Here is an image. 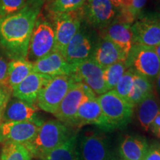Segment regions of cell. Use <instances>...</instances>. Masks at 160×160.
I'll return each instance as SVG.
<instances>
[{"label": "cell", "instance_id": "cell-1", "mask_svg": "<svg viewBox=\"0 0 160 160\" xmlns=\"http://www.w3.org/2000/svg\"><path fill=\"white\" fill-rule=\"evenodd\" d=\"M45 0H27L14 14L0 18V50L11 59H26L31 36Z\"/></svg>", "mask_w": 160, "mask_h": 160}, {"label": "cell", "instance_id": "cell-2", "mask_svg": "<svg viewBox=\"0 0 160 160\" xmlns=\"http://www.w3.org/2000/svg\"><path fill=\"white\" fill-rule=\"evenodd\" d=\"M72 135L65 124L59 120H49L41 125L35 137L24 145L32 157L40 159Z\"/></svg>", "mask_w": 160, "mask_h": 160}, {"label": "cell", "instance_id": "cell-3", "mask_svg": "<svg viewBox=\"0 0 160 160\" xmlns=\"http://www.w3.org/2000/svg\"><path fill=\"white\" fill-rule=\"evenodd\" d=\"M56 51V36L51 22L39 16L30 39L26 59L34 63Z\"/></svg>", "mask_w": 160, "mask_h": 160}, {"label": "cell", "instance_id": "cell-4", "mask_svg": "<svg viewBox=\"0 0 160 160\" xmlns=\"http://www.w3.org/2000/svg\"><path fill=\"white\" fill-rule=\"evenodd\" d=\"M97 99L110 130L122 127L131 121L134 107L113 90L99 95Z\"/></svg>", "mask_w": 160, "mask_h": 160}, {"label": "cell", "instance_id": "cell-5", "mask_svg": "<svg viewBox=\"0 0 160 160\" xmlns=\"http://www.w3.org/2000/svg\"><path fill=\"white\" fill-rule=\"evenodd\" d=\"M77 82L72 76H57L51 77L46 82L38 96L37 106L42 111L54 115L60 104Z\"/></svg>", "mask_w": 160, "mask_h": 160}, {"label": "cell", "instance_id": "cell-6", "mask_svg": "<svg viewBox=\"0 0 160 160\" xmlns=\"http://www.w3.org/2000/svg\"><path fill=\"white\" fill-rule=\"evenodd\" d=\"M128 68L153 82L160 72V60L154 48L133 44L126 60Z\"/></svg>", "mask_w": 160, "mask_h": 160}, {"label": "cell", "instance_id": "cell-7", "mask_svg": "<svg viewBox=\"0 0 160 160\" xmlns=\"http://www.w3.org/2000/svg\"><path fill=\"white\" fill-rule=\"evenodd\" d=\"M48 15L54 28L56 51L63 55L69 42L82 27L83 21L82 8L69 13Z\"/></svg>", "mask_w": 160, "mask_h": 160}, {"label": "cell", "instance_id": "cell-8", "mask_svg": "<svg viewBox=\"0 0 160 160\" xmlns=\"http://www.w3.org/2000/svg\"><path fill=\"white\" fill-rule=\"evenodd\" d=\"M93 92L81 82H75L64 98L54 116L66 125L73 126L79 106Z\"/></svg>", "mask_w": 160, "mask_h": 160}, {"label": "cell", "instance_id": "cell-9", "mask_svg": "<svg viewBox=\"0 0 160 160\" xmlns=\"http://www.w3.org/2000/svg\"><path fill=\"white\" fill-rule=\"evenodd\" d=\"M133 44L154 48L160 44V14L140 17L131 25Z\"/></svg>", "mask_w": 160, "mask_h": 160}, {"label": "cell", "instance_id": "cell-10", "mask_svg": "<svg viewBox=\"0 0 160 160\" xmlns=\"http://www.w3.org/2000/svg\"><path fill=\"white\" fill-rule=\"evenodd\" d=\"M82 10L83 20L101 31L114 21L119 8L109 0H86Z\"/></svg>", "mask_w": 160, "mask_h": 160}, {"label": "cell", "instance_id": "cell-11", "mask_svg": "<svg viewBox=\"0 0 160 160\" xmlns=\"http://www.w3.org/2000/svg\"><path fill=\"white\" fill-rule=\"evenodd\" d=\"M72 77L77 82L88 86L96 95L108 91L104 80V69L91 59L73 65Z\"/></svg>", "mask_w": 160, "mask_h": 160}, {"label": "cell", "instance_id": "cell-12", "mask_svg": "<svg viewBox=\"0 0 160 160\" xmlns=\"http://www.w3.org/2000/svg\"><path fill=\"white\" fill-rule=\"evenodd\" d=\"M81 160H114L108 140L97 133H88L78 143Z\"/></svg>", "mask_w": 160, "mask_h": 160}, {"label": "cell", "instance_id": "cell-13", "mask_svg": "<svg viewBox=\"0 0 160 160\" xmlns=\"http://www.w3.org/2000/svg\"><path fill=\"white\" fill-rule=\"evenodd\" d=\"M43 123L31 122H2L0 125V142H15L25 145L35 137Z\"/></svg>", "mask_w": 160, "mask_h": 160}, {"label": "cell", "instance_id": "cell-14", "mask_svg": "<svg viewBox=\"0 0 160 160\" xmlns=\"http://www.w3.org/2000/svg\"><path fill=\"white\" fill-rule=\"evenodd\" d=\"M95 45L91 35L81 27L69 42L63 56L71 65H77L91 59Z\"/></svg>", "mask_w": 160, "mask_h": 160}, {"label": "cell", "instance_id": "cell-15", "mask_svg": "<svg viewBox=\"0 0 160 160\" xmlns=\"http://www.w3.org/2000/svg\"><path fill=\"white\" fill-rule=\"evenodd\" d=\"M86 125H95L100 128L110 130L94 93L90 94L79 106L73 123L77 128Z\"/></svg>", "mask_w": 160, "mask_h": 160}, {"label": "cell", "instance_id": "cell-16", "mask_svg": "<svg viewBox=\"0 0 160 160\" xmlns=\"http://www.w3.org/2000/svg\"><path fill=\"white\" fill-rule=\"evenodd\" d=\"M31 122L43 123L38 116V108L33 104L14 97L9 99L3 111L2 122Z\"/></svg>", "mask_w": 160, "mask_h": 160}, {"label": "cell", "instance_id": "cell-17", "mask_svg": "<svg viewBox=\"0 0 160 160\" xmlns=\"http://www.w3.org/2000/svg\"><path fill=\"white\" fill-rule=\"evenodd\" d=\"M33 72L49 77L57 76H72L73 65L67 62L65 58L58 51H55L42 59L33 63Z\"/></svg>", "mask_w": 160, "mask_h": 160}, {"label": "cell", "instance_id": "cell-18", "mask_svg": "<svg viewBox=\"0 0 160 160\" xmlns=\"http://www.w3.org/2000/svg\"><path fill=\"white\" fill-rule=\"evenodd\" d=\"M51 77L32 72L25 79L12 89L13 97L34 105L39 92Z\"/></svg>", "mask_w": 160, "mask_h": 160}, {"label": "cell", "instance_id": "cell-19", "mask_svg": "<svg viewBox=\"0 0 160 160\" xmlns=\"http://www.w3.org/2000/svg\"><path fill=\"white\" fill-rule=\"evenodd\" d=\"M91 59L102 69L119 62H126L127 57L114 43L101 37L96 44Z\"/></svg>", "mask_w": 160, "mask_h": 160}, {"label": "cell", "instance_id": "cell-20", "mask_svg": "<svg viewBox=\"0 0 160 160\" xmlns=\"http://www.w3.org/2000/svg\"><path fill=\"white\" fill-rule=\"evenodd\" d=\"M101 31L102 37H105L114 43L128 58L133 45L131 25L114 20Z\"/></svg>", "mask_w": 160, "mask_h": 160}, {"label": "cell", "instance_id": "cell-21", "mask_svg": "<svg viewBox=\"0 0 160 160\" xmlns=\"http://www.w3.org/2000/svg\"><path fill=\"white\" fill-rule=\"evenodd\" d=\"M147 141L141 137L128 136L119 146V154L124 160H144L149 150Z\"/></svg>", "mask_w": 160, "mask_h": 160}, {"label": "cell", "instance_id": "cell-22", "mask_svg": "<svg viewBox=\"0 0 160 160\" xmlns=\"http://www.w3.org/2000/svg\"><path fill=\"white\" fill-rule=\"evenodd\" d=\"M137 118L141 127L148 131L153 119L160 111V105L154 94H152L138 104Z\"/></svg>", "mask_w": 160, "mask_h": 160}, {"label": "cell", "instance_id": "cell-23", "mask_svg": "<svg viewBox=\"0 0 160 160\" xmlns=\"http://www.w3.org/2000/svg\"><path fill=\"white\" fill-rule=\"evenodd\" d=\"M33 72V63L26 59H12L8 63V83L10 90L20 84L28 76Z\"/></svg>", "mask_w": 160, "mask_h": 160}, {"label": "cell", "instance_id": "cell-24", "mask_svg": "<svg viewBox=\"0 0 160 160\" xmlns=\"http://www.w3.org/2000/svg\"><path fill=\"white\" fill-rule=\"evenodd\" d=\"M40 160H81L77 137L72 135L65 142L49 152Z\"/></svg>", "mask_w": 160, "mask_h": 160}, {"label": "cell", "instance_id": "cell-25", "mask_svg": "<svg viewBox=\"0 0 160 160\" xmlns=\"http://www.w3.org/2000/svg\"><path fill=\"white\" fill-rule=\"evenodd\" d=\"M152 94H153V82L146 77L134 72L133 88L128 97L127 101L135 107L145 98Z\"/></svg>", "mask_w": 160, "mask_h": 160}, {"label": "cell", "instance_id": "cell-26", "mask_svg": "<svg viewBox=\"0 0 160 160\" xmlns=\"http://www.w3.org/2000/svg\"><path fill=\"white\" fill-rule=\"evenodd\" d=\"M86 0H52L45 6L48 14H60L76 11L83 7Z\"/></svg>", "mask_w": 160, "mask_h": 160}, {"label": "cell", "instance_id": "cell-27", "mask_svg": "<svg viewBox=\"0 0 160 160\" xmlns=\"http://www.w3.org/2000/svg\"><path fill=\"white\" fill-rule=\"evenodd\" d=\"M128 69L125 62H119L104 69V80L108 91L115 88Z\"/></svg>", "mask_w": 160, "mask_h": 160}, {"label": "cell", "instance_id": "cell-28", "mask_svg": "<svg viewBox=\"0 0 160 160\" xmlns=\"http://www.w3.org/2000/svg\"><path fill=\"white\" fill-rule=\"evenodd\" d=\"M32 156L25 145L15 142L4 143L1 160H31Z\"/></svg>", "mask_w": 160, "mask_h": 160}, {"label": "cell", "instance_id": "cell-29", "mask_svg": "<svg viewBox=\"0 0 160 160\" xmlns=\"http://www.w3.org/2000/svg\"><path fill=\"white\" fill-rule=\"evenodd\" d=\"M133 79H134V71L131 68H128L113 89V91L120 97L123 98L126 101L133 88Z\"/></svg>", "mask_w": 160, "mask_h": 160}, {"label": "cell", "instance_id": "cell-30", "mask_svg": "<svg viewBox=\"0 0 160 160\" xmlns=\"http://www.w3.org/2000/svg\"><path fill=\"white\" fill-rule=\"evenodd\" d=\"M27 0H0V18L8 17L19 11Z\"/></svg>", "mask_w": 160, "mask_h": 160}, {"label": "cell", "instance_id": "cell-31", "mask_svg": "<svg viewBox=\"0 0 160 160\" xmlns=\"http://www.w3.org/2000/svg\"><path fill=\"white\" fill-rule=\"evenodd\" d=\"M147 1L148 0H122L121 8L128 10L132 14L137 17Z\"/></svg>", "mask_w": 160, "mask_h": 160}, {"label": "cell", "instance_id": "cell-32", "mask_svg": "<svg viewBox=\"0 0 160 160\" xmlns=\"http://www.w3.org/2000/svg\"><path fill=\"white\" fill-rule=\"evenodd\" d=\"M8 63L0 55V87L5 89H10L8 83Z\"/></svg>", "mask_w": 160, "mask_h": 160}, {"label": "cell", "instance_id": "cell-33", "mask_svg": "<svg viewBox=\"0 0 160 160\" xmlns=\"http://www.w3.org/2000/svg\"><path fill=\"white\" fill-rule=\"evenodd\" d=\"M144 160H160V149L150 148Z\"/></svg>", "mask_w": 160, "mask_h": 160}, {"label": "cell", "instance_id": "cell-34", "mask_svg": "<svg viewBox=\"0 0 160 160\" xmlns=\"http://www.w3.org/2000/svg\"><path fill=\"white\" fill-rule=\"evenodd\" d=\"M9 100V94L6 89L0 87V108H5Z\"/></svg>", "mask_w": 160, "mask_h": 160}, {"label": "cell", "instance_id": "cell-35", "mask_svg": "<svg viewBox=\"0 0 160 160\" xmlns=\"http://www.w3.org/2000/svg\"><path fill=\"white\" fill-rule=\"evenodd\" d=\"M155 88H156V91H157V94L160 97V72L159 74L157 75V78L155 79Z\"/></svg>", "mask_w": 160, "mask_h": 160}, {"label": "cell", "instance_id": "cell-36", "mask_svg": "<svg viewBox=\"0 0 160 160\" xmlns=\"http://www.w3.org/2000/svg\"><path fill=\"white\" fill-rule=\"evenodd\" d=\"M117 8H120L122 7V0H109Z\"/></svg>", "mask_w": 160, "mask_h": 160}, {"label": "cell", "instance_id": "cell-37", "mask_svg": "<svg viewBox=\"0 0 160 160\" xmlns=\"http://www.w3.org/2000/svg\"><path fill=\"white\" fill-rule=\"evenodd\" d=\"M153 48H154V51L156 52V53H157V55L158 56V57H159V59L160 60V44H159V45H157V46H155Z\"/></svg>", "mask_w": 160, "mask_h": 160}, {"label": "cell", "instance_id": "cell-38", "mask_svg": "<svg viewBox=\"0 0 160 160\" xmlns=\"http://www.w3.org/2000/svg\"><path fill=\"white\" fill-rule=\"evenodd\" d=\"M152 132H153V133H154L156 136H157L158 137L160 138V125L158 126L157 128H155L154 130H153Z\"/></svg>", "mask_w": 160, "mask_h": 160}, {"label": "cell", "instance_id": "cell-39", "mask_svg": "<svg viewBox=\"0 0 160 160\" xmlns=\"http://www.w3.org/2000/svg\"><path fill=\"white\" fill-rule=\"evenodd\" d=\"M5 108H0V125L2 123V113H3V111Z\"/></svg>", "mask_w": 160, "mask_h": 160}, {"label": "cell", "instance_id": "cell-40", "mask_svg": "<svg viewBox=\"0 0 160 160\" xmlns=\"http://www.w3.org/2000/svg\"><path fill=\"white\" fill-rule=\"evenodd\" d=\"M52 0H47V2H51Z\"/></svg>", "mask_w": 160, "mask_h": 160}, {"label": "cell", "instance_id": "cell-41", "mask_svg": "<svg viewBox=\"0 0 160 160\" xmlns=\"http://www.w3.org/2000/svg\"><path fill=\"white\" fill-rule=\"evenodd\" d=\"M123 160H124V159H123Z\"/></svg>", "mask_w": 160, "mask_h": 160}]
</instances>
